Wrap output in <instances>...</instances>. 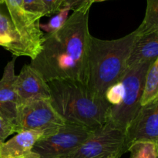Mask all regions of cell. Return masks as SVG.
I'll use <instances>...</instances> for the list:
<instances>
[{
    "mask_svg": "<svg viewBox=\"0 0 158 158\" xmlns=\"http://www.w3.org/2000/svg\"><path fill=\"white\" fill-rule=\"evenodd\" d=\"M5 2V0H0V4H3Z\"/></svg>",
    "mask_w": 158,
    "mask_h": 158,
    "instance_id": "cell-25",
    "label": "cell"
},
{
    "mask_svg": "<svg viewBox=\"0 0 158 158\" xmlns=\"http://www.w3.org/2000/svg\"><path fill=\"white\" fill-rule=\"evenodd\" d=\"M15 89L17 106L32 99L50 98L47 82L29 64L24 65L16 76Z\"/></svg>",
    "mask_w": 158,
    "mask_h": 158,
    "instance_id": "cell-10",
    "label": "cell"
},
{
    "mask_svg": "<svg viewBox=\"0 0 158 158\" xmlns=\"http://www.w3.org/2000/svg\"><path fill=\"white\" fill-rule=\"evenodd\" d=\"M103 1H106V0H94V3L100 2H103Z\"/></svg>",
    "mask_w": 158,
    "mask_h": 158,
    "instance_id": "cell-24",
    "label": "cell"
},
{
    "mask_svg": "<svg viewBox=\"0 0 158 158\" xmlns=\"http://www.w3.org/2000/svg\"><path fill=\"white\" fill-rule=\"evenodd\" d=\"M16 56L12 57L5 66L2 77L0 80V103L6 109L15 117L17 108V96L15 89L16 76L15 73V63Z\"/></svg>",
    "mask_w": 158,
    "mask_h": 158,
    "instance_id": "cell-14",
    "label": "cell"
},
{
    "mask_svg": "<svg viewBox=\"0 0 158 158\" xmlns=\"http://www.w3.org/2000/svg\"><path fill=\"white\" fill-rule=\"evenodd\" d=\"M8 14L22 42L29 50L31 60L40 52L45 34L40 28V21L33 19L25 11L23 0H5Z\"/></svg>",
    "mask_w": 158,
    "mask_h": 158,
    "instance_id": "cell-8",
    "label": "cell"
},
{
    "mask_svg": "<svg viewBox=\"0 0 158 158\" xmlns=\"http://www.w3.org/2000/svg\"><path fill=\"white\" fill-rule=\"evenodd\" d=\"M124 135L128 149L137 141L158 143V98L140 106L125 130Z\"/></svg>",
    "mask_w": 158,
    "mask_h": 158,
    "instance_id": "cell-9",
    "label": "cell"
},
{
    "mask_svg": "<svg viewBox=\"0 0 158 158\" xmlns=\"http://www.w3.org/2000/svg\"><path fill=\"white\" fill-rule=\"evenodd\" d=\"M65 123L52 106L50 98L32 99L17 106L14 133L36 131L45 135Z\"/></svg>",
    "mask_w": 158,
    "mask_h": 158,
    "instance_id": "cell-5",
    "label": "cell"
},
{
    "mask_svg": "<svg viewBox=\"0 0 158 158\" xmlns=\"http://www.w3.org/2000/svg\"><path fill=\"white\" fill-rule=\"evenodd\" d=\"M57 158H69L68 157H57Z\"/></svg>",
    "mask_w": 158,
    "mask_h": 158,
    "instance_id": "cell-26",
    "label": "cell"
},
{
    "mask_svg": "<svg viewBox=\"0 0 158 158\" xmlns=\"http://www.w3.org/2000/svg\"><path fill=\"white\" fill-rule=\"evenodd\" d=\"M127 152L124 132L106 122L93 130L88 138L68 157L120 158Z\"/></svg>",
    "mask_w": 158,
    "mask_h": 158,
    "instance_id": "cell-6",
    "label": "cell"
},
{
    "mask_svg": "<svg viewBox=\"0 0 158 158\" xmlns=\"http://www.w3.org/2000/svg\"><path fill=\"white\" fill-rule=\"evenodd\" d=\"M70 11L68 6H64L60 9L57 14L54 15L48 23L44 24H40V28L42 31H45L47 34L53 33L60 29H61L65 24L69 17V12Z\"/></svg>",
    "mask_w": 158,
    "mask_h": 158,
    "instance_id": "cell-18",
    "label": "cell"
},
{
    "mask_svg": "<svg viewBox=\"0 0 158 158\" xmlns=\"http://www.w3.org/2000/svg\"><path fill=\"white\" fill-rule=\"evenodd\" d=\"M44 135L41 131H26L0 145V158H40L33 151L35 143Z\"/></svg>",
    "mask_w": 158,
    "mask_h": 158,
    "instance_id": "cell-11",
    "label": "cell"
},
{
    "mask_svg": "<svg viewBox=\"0 0 158 158\" xmlns=\"http://www.w3.org/2000/svg\"><path fill=\"white\" fill-rule=\"evenodd\" d=\"M47 83L51 103L66 123L95 130L106 122L110 104L105 98L96 97L86 85L70 80Z\"/></svg>",
    "mask_w": 158,
    "mask_h": 158,
    "instance_id": "cell-3",
    "label": "cell"
},
{
    "mask_svg": "<svg viewBox=\"0 0 158 158\" xmlns=\"http://www.w3.org/2000/svg\"><path fill=\"white\" fill-rule=\"evenodd\" d=\"M131 158H158V143L151 141H137L128 149Z\"/></svg>",
    "mask_w": 158,
    "mask_h": 158,
    "instance_id": "cell-17",
    "label": "cell"
},
{
    "mask_svg": "<svg viewBox=\"0 0 158 158\" xmlns=\"http://www.w3.org/2000/svg\"><path fill=\"white\" fill-rule=\"evenodd\" d=\"M136 31L138 34L158 31V0H147L144 19Z\"/></svg>",
    "mask_w": 158,
    "mask_h": 158,
    "instance_id": "cell-16",
    "label": "cell"
},
{
    "mask_svg": "<svg viewBox=\"0 0 158 158\" xmlns=\"http://www.w3.org/2000/svg\"><path fill=\"white\" fill-rule=\"evenodd\" d=\"M158 98V59L150 64L145 77L140 105L148 104Z\"/></svg>",
    "mask_w": 158,
    "mask_h": 158,
    "instance_id": "cell-15",
    "label": "cell"
},
{
    "mask_svg": "<svg viewBox=\"0 0 158 158\" xmlns=\"http://www.w3.org/2000/svg\"><path fill=\"white\" fill-rule=\"evenodd\" d=\"M12 134H14L13 121L0 114V145Z\"/></svg>",
    "mask_w": 158,
    "mask_h": 158,
    "instance_id": "cell-20",
    "label": "cell"
},
{
    "mask_svg": "<svg viewBox=\"0 0 158 158\" xmlns=\"http://www.w3.org/2000/svg\"><path fill=\"white\" fill-rule=\"evenodd\" d=\"M0 114L3 115L4 117H7V118L9 119V120H12V121H13V123H14V120H15V117H14V116L12 115V114H10V113H9V111L6 109V107H5V106H3L1 103H0Z\"/></svg>",
    "mask_w": 158,
    "mask_h": 158,
    "instance_id": "cell-23",
    "label": "cell"
},
{
    "mask_svg": "<svg viewBox=\"0 0 158 158\" xmlns=\"http://www.w3.org/2000/svg\"><path fill=\"white\" fill-rule=\"evenodd\" d=\"M157 59H158V31L150 33H137L127 60V69L140 63L154 62Z\"/></svg>",
    "mask_w": 158,
    "mask_h": 158,
    "instance_id": "cell-12",
    "label": "cell"
},
{
    "mask_svg": "<svg viewBox=\"0 0 158 158\" xmlns=\"http://www.w3.org/2000/svg\"><path fill=\"white\" fill-rule=\"evenodd\" d=\"M93 130L66 123L43 135L35 143L33 151L40 158L69 157L90 135Z\"/></svg>",
    "mask_w": 158,
    "mask_h": 158,
    "instance_id": "cell-7",
    "label": "cell"
},
{
    "mask_svg": "<svg viewBox=\"0 0 158 158\" xmlns=\"http://www.w3.org/2000/svg\"><path fill=\"white\" fill-rule=\"evenodd\" d=\"M94 4V0H66L63 7L68 6L73 12L76 11H89L91 6Z\"/></svg>",
    "mask_w": 158,
    "mask_h": 158,
    "instance_id": "cell-21",
    "label": "cell"
},
{
    "mask_svg": "<svg viewBox=\"0 0 158 158\" xmlns=\"http://www.w3.org/2000/svg\"><path fill=\"white\" fill-rule=\"evenodd\" d=\"M89 12H73L61 29L44 35L41 50L29 65L46 82L70 80L86 85Z\"/></svg>",
    "mask_w": 158,
    "mask_h": 158,
    "instance_id": "cell-1",
    "label": "cell"
},
{
    "mask_svg": "<svg viewBox=\"0 0 158 158\" xmlns=\"http://www.w3.org/2000/svg\"><path fill=\"white\" fill-rule=\"evenodd\" d=\"M151 63H140L126 71L120 80L123 93L120 103L115 106H110L108 109L106 122L123 132L141 106L140 100L145 77Z\"/></svg>",
    "mask_w": 158,
    "mask_h": 158,
    "instance_id": "cell-4",
    "label": "cell"
},
{
    "mask_svg": "<svg viewBox=\"0 0 158 158\" xmlns=\"http://www.w3.org/2000/svg\"><path fill=\"white\" fill-rule=\"evenodd\" d=\"M23 6L25 11L36 21L45 16L43 0H23Z\"/></svg>",
    "mask_w": 158,
    "mask_h": 158,
    "instance_id": "cell-19",
    "label": "cell"
},
{
    "mask_svg": "<svg viewBox=\"0 0 158 158\" xmlns=\"http://www.w3.org/2000/svg\"><path fill=\"white\" fill-rule=\"evenodd\" d=\"M65 2L66 0H43L45 16L58 12Z\"/></svg>",
    "mask_w": 158,
    "mask_h": 158,
    "instance_id": "cell-22",
    "label": "cell"
},
{
    "mask_svg": "<svg viewBox=\"0 0 158 158\" xmlns=\"http://www.w3.org/2000/svg\"><path fill=\"white\" fill-rule=\"evenodd\" d=\"M0 46L9 51L14 56L31 57L29 50L22 42L9 14L0 7Z\"/></svg>",
    "mask_w": 158,
    "mask_h": 158,
    "instance_id": "cell-13",
    "label": "cell"
},
{
    "mask_svg": "<svg viewBox=\"0 0 158 158\" xmlns=\"http://www.w3.org/2000/svg\"><path fill=\"white\" fill-rule=\"evenodd\" d=\"M137 35L136 30L113 40L91 35L86 86L96 97L104 98L106 89L121 80L127 70V60Z\"/></svg>",
    "mask_w": 158,
    "mask_h": 158,
    "instance_id": "cell-2",
    "label": "cell"
}]
</instances>
